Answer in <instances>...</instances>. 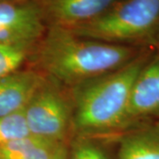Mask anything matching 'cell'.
I'll return each instance as SVG.
<instances>
[{"label":"cell","mask_w":159,"mask_h":159,"mask_svg":"<svg viewBox=\"0 0 159 159\" xmlns=\"http://www.w3.org/2000/svg\"><path fill=\"white\" fill-rule=\"evenodd\" d=\"M140 54L136 46L82 38L67 29L48 26L32 55L47 78L73 88L121 68Z\"/></svg>","instance_id":"6da1fadb"},{"label":"cell","mask_w":159,"mask_h":159,"mask_svg":"<svg viewBox=\"0 0 159 159\" xmlns=\"http://www.w3.org/2000/svg\"><path fill=\"white\" fill-rule=\"evenodd\" d=\"M150 57L142 53L121 68L73 87L72 128L84 135L122 130L133 84Z\"/></svg>","instance_id":"7a4b0ae2"},{"label":"cell","mask_w":159,"mask_h":159,"mask_svg":"<svg viewBox=\"0 0 159 159\" xmlns=\"http://www.w3.org/2000/svg\"><path fill=\"white\" fill-rule=\"evenodd\" d=\"M67 29L114 44L153 43L159 31V0H119L98 17Z\"/></svg>","instance_id":"3957f363"},{"label":"cell","mask_w":159,"mask_h":159,"mask_svg":"<svg viewBox=\"0 0 159 159\" xmlns=\"http://www.w3.org/2000/svg\"><path fill=\"white\" fill-rule=\"evenodd\" d=\"M59 86L55 80L44 77L23 109L31 135L64 142L72 128L73 102Z\"/></svg>","instance_id":"277c9868"},{"label":"cell","mask_w":159,"mask_h":159,"mask_svg":"<svg viewBox=\"0 0 159 159\" xmlns=\"http://www.w3.org/2000/svg\"><path fill=\"white\" fill-rule=\"evenodd\" d=\"M47 29L34 0L0 2V44H36Z\"/></svg>","instance_id":"5b68a950"},{"label":"cell","mask_w":159,"mask_h":159,"mask_svg":"<svg viewBox=\"0 0 159 159\" xmlns=\"http://www.w3.org/2000/svg\"><path fill=\"white\" fill-rule=\"evenodd\" d=\"M153 119L159 120L158 52L150 57L133 84L123 129Z\"/></svg>","instance_id":"8992f818"},{"label":"cell","mask_w":159,"mask_h":159,"mask_svg":"<svg viewBox=\"0 0 159 159\" xmlns=\"http://www.w3.org/2000/svg\"><path fill=\"white\" fill-rule=\"evenodd\" d=\"M48 26L70 29L98 17L119 0H34Z\"/></svg>","instance_id":"52a82bcc"},{"label":"cell","mask_w":159,"mask_h":159,"mask_svg":"<svg viewBox=\"0 0 159 159\" xmlns=\"http://www.w3.org/2000/svg\"><path fill=\"white\" fill-rule=\"evenodd\" d=\"M43 80L33 70H19L0 79V116L23 111Z\"/></svg>","instance_id":"ba28073f"},{"label":"cell","mask_w":159,"mask_h":159,"mask_svg":"<svg viewBox=\"0 0 159 159\" xmlns=\"http://www.w3.org/2000/svg\"><path fill=\"white\" fill-rule=\"evenodd\" d=\"M118 159H159V130L154 125L128 131L119 142Z\"/></svg>","instance_id":"9c48e42d"},{"label":"cell","mask_w":159,"mask_h":159,"mask_svg":"<svg viewBox=\"0 0 159 159\" xmlns=\"http://www.w3.org/2000/svg\"><path fill=\"white\" fill-rule=\"evenodd\" d=\"M63 144L30 134L0 147V159H54Z\"/></svg>","instance_id":"30bf717a"},{"label":"cell","mask_w":159,"mask_h":159,"mask_svg":"<svg viewBox=\"0 0 159 159\" xmlns=\"http://www.w3.org/2000/svg\"><path fill=\"white\" fill-rule=\"evenodd\" d=\"M36 44H0V79L20 70Z\"/></svg>","instance_id":"8fae6325"},{"label":"cell","mask_w":159,"mask_h":159,"mask_svg":"<svg viewBox=\"0 0 159 159\" xmlns=\"http://www.w3.org/2000/svg\"><path fill=\"white\" fill-rule=\"evenodd\" d=\"M30 135L23 111L0 116V147Z\"/></svg>","instance_id":"7c38bea8"},{"label":"cell","mask_w":159,"mask_h":159,"mask_svg":"<svg viewBox=\"0 0 159 159\" xmlns=\"http://www.w3.org/2000/svg\"><path fill=\"white\" fill-rule=\"evenodd\" d=\"M67 159H110L104 149L97 142L79 134L67 151Z\"/></svg>","instance_id":"4fadbf2b"},{"label":"cell","mask_w":159,"mask_h":159,"mask_svg":"<svg viewBox=\"0 0 159 159\" xmlns=\"http://www.w3.org/2000/svg\"><path fill=\"white\" fill-rule=\"evenodd\" d=\"M67 151H68V149L64 143L61 146V148H59V150L54 159H67Z\"/></svg>","instance_id":"5bb4252c"},{"label":"cell","mask_w":159,"mask_h":159,"mask_svg":"<svg viewBox=\"0 0 159 159\" xmlns=\"http://www.w3.org/2000/svg\"><path fill=\"white\" fill-rule=\"evenodd\" d=\"M153 44L157 46V50H158V53H159V31L157 34V36L155 37V40H154L153 42Z\"/></svg>","instance_id":"9a60e30c"},{"label":"cell","mask_w":159,"mask_h":159,"mask_svg":"<svg viewBox=\"0 0 159 159\" xmlns=\"http://www.w3.org/2000/svg\"><path fill=\"white\" fill-rule=\"evenodd\" d=\"M153 125H155V126H156V127H157V129L159 130V120H157V121L155 124H153Z\"/></svg>","instance_id":"2e32d148"},{"label":"cell","mask_w":159,"mask_h":159,"mask_svg":"<svg viewBox=\"0 0 159 159\" xmlns=\"http://www.w3.org/2000/svg\"><path fill=\"white\" fill-rule=\"evenodd\" d=\"M9 1H20V0H0V2H9Z\"/></svg>","instance_id":"e0dca14e"}]
</instances>
